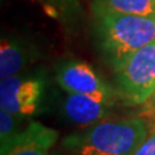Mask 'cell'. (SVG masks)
<instances>
[{"label": "cell", "mask_w": 155, "mask_h": 155, "mask_svg": "<svg viewBox=\"0 0 155 155\" xmlns=\"http://www.w3.org/2000/svg\"><path fill=\"white\" fill-rule=\"evenodd\" d=\"M147 133L149 125L141 116L107 118L66 136L62 149L70 155H133Z\"/></svg>", "instance_id": "cell-2"}, {"label": "cell", "mask_w": 155, "mask_h": 155, "mask_svg": "<svg viewBox=\"0 0 155 155\" xmlns=\"http://www.w3.org/2000/svg\"><path fill=\"white\" fill-rule=\"evenodd\" d=\"M114 102L89 94L67 93L62 104V114L65 119L79 127H91L113 113Z\"/></svg>", "instance_id": "cell-7"}, {"label": "cell", "mask_w": 155, "mask_h": 155, "mask_svg": "<svg viewBox=\"0 0 155 155\" xmlns=\"http://www.w3.org/2000/svg\"><path fill=\"white\" fill-rule=\"evenodd\" d=\"M141 106H142V109H141V111H140L138 116L143 118L145 120H146L147 124L151 123L155 127V92L146 102H145L143 105H141Z\"/></svg>", "instance_id": "cell-13"}, {"label": "cell", "mask_w": 155, "mask_h": 155, "mask_svg": "<svg viewBox=\"0 0 155 155\" xmlns=\"http://www.w3.org/2000/svg\"><path fill=\"white\" fill-rule=\"evenodd\" d=\"M97 45L113 71L155 40V18L92 8Z\"/></svg>", "instance_id": "cell-1"}, {"label": "cell", "mask_w": 155, "mask_h": 155, "mask_svg": "<svg viewBox=\"0 0 155 155\" xmlns=\"http://www.w3.org/2000/svg\"><path fill=\"white\" fill-rule=\"evenodd\" d=\"M58 138V132L48 128L39 122L28 120L26 127H21L13 136L5 141H2L0 155H5L14 149L26 146V145H39V146L51 149Z\"/></svg>", "instance_id": "cell-8"}, {"label": "cell", "mask_w": 155, "mask_h": 155, "mask_svg": "<svg viewBox=\"0 0 155 155\" xmlns=\"http://www.w3.org/2000/svg\"><path fill=\"white\" fill-rule=\"evenodd\" d=\"M41 58V52L30 39L3 35L0 43V78L17 75Z\"/></svg>", "instance_id": "cell-6"}, {"label": "cell", "mask_w": 155, "mask_h": 155, "mask_svg": "<svg viewBox=\"0 0 155 155\" xmlns=\"http://www.w3.org/2000/svg\"><path fill=\"white\" fill-rule=\"evenodd\" d=\"M26 118L14 115L9 111L2 109L0 110V140L5 141L11 136H13L17 130L21 128L22 122ZM0 141V142H2Z\"/></svg>", "instance_id": "cell-11"}, {"label": "cell", "mask_w": 155, "mask_h": 155, "mask_svg": "<svg viewBox=\"0 0 155 155\" xmlns=\"http://www.w3.org/2000/svg\"><path fill=\"white\" fill-rule=\"evenodd\" d=\"M115 89L127 106H141L155 92V40L136 51L114 71Z\"/></svg>", "instance_id": "cell-3"}, {"label": "cell", "mask_w": 155, "mask_h": 155, "mask_svg": "<svg viewBox=\"0 0 155 155\" xmlns=\"http://www.w3.org/2000/svg\"><path fill=\"white\" fill-rule=\"evenodd\" d=\"M133 155H155V127L149 130L146 138L140 143Z\"/></svg>", "instance_id": "cell-12"}, {"label": "cell", "mask_w": 155, "mask_h": 155, "mask_svg": "<svg viewBox=\"0 0 155 155\" xmlns=\"http://www.w3.org/2000/svg\"><path fill=\"white\" fill-rule=\"evenodd\" d=\"M56 80L66 93L89 94L110 102L119 100L115 87L105 79L89 64L80 60H66L56 69Z\"/></svg>", "instance_id": "cell-5"}, {"label": "cell", "mask_w": 155, "mask_h": 155, "mask_svg": "<svg viewBox=\"0 0 155 155\" xmlns=\"http://www.w3.org/2000/svg\"><path fill=\"white\" fill-rule=\"evenodd\" d=\"M47 91L44 70L22 71L0 80V107L28 118L39 113Z\"/></svg>", "instance_id": "cell-4"}, {"label": "cell", "mask_w": 155, "mask_h": 155, "mask_svg": "<svg viewBox=\"0 0 155 155\" xmlns=\"http://www.w3.org/2000/svg\"><path fill=\"white\" fill-rule=\"evenodd\" d=\"M48 150L49 149L39 146V145H26V146L14 149L5 155H49Z\"/></svg>", "instance_id": "cell-14"}, {"label": "cell", "mask_w": 155, "mask_h": 155, "mask_svg": "<svg viewBox=\"0 0 155 155\" xmlns=\"http://www.w3.org/2000/svg\"><path fill=\"white\" fill-rule=\"evenodd\" d=\"M41 4L54 12L58 18L64 21H72L81 17L80 0H39Z\"/></svg>", "instance_id": "cell-10"}, {"label": "cell", "mask_w": 155, "mask_h": 155, "mask_svg": "<svg viewBox=\"0 0 155 155\" xmlns=\"http://www.w3.org/2000/svg\"><path fill=\"white\" fill-rule=\"evenodd\" d=\"M91 8L155 18V0H91Z\"/></svg>", "instance_id": "cell-9"}]
</instances>
